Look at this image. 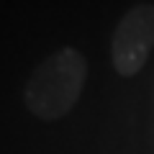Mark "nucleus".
I'll return each mask as SVG.
<instances>
[{
    "mask_svg": "<svg viewBox=\"0 0 154 154\" xmlns=\"http://www.w3.org/2000/svg\"><path fill=\"white\" fill-rule=\"evenodd\" d=\"M154 49V3L131 5L116 23L110 38V59L118 75L134 77L144 69Z\"/></svg>",
    "mask_w": 154,
    "mask_h": 154,
    "instance_id": "nucleus-2",
    "label": "nucleus"
},
{
    "mask_svg": "<svg viewBox=\"0 0 154 154\" xmlns=\"http://www.w3.org/2000/svg\"><path fill=\"white\" fill-rule=\"evenodd\" d=\"M85 80L88 59L72 46H62L33 67L23 85V103L36 118H62L80 100Z\"/></svg>",
    "mask_w": 154,
    "mask_h": 154,
    "instance_id": "nucleus-1",
    "label": "nucleus"
}]
</instances>
